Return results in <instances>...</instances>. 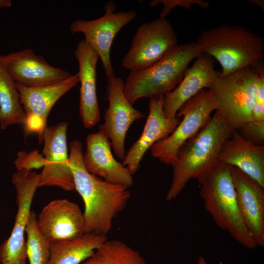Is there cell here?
Returning a JSON list of instances; mask_svg holds the SVG:
<instances>
[{
	"label": "cell",
	"instance_id": "obj_1",
	"mask_svg": "<svg viewBox=\"0 0 264 264\" xmlns=\"http://www.w3.org/2000/svg\"><path fill=\"white\" fill-rule=\"evenodd\" d=\"M68 146L75 190L85 206L84 232L106 236L113 219L128 204L131 192L127 187L107 182L89 173L84 165L83 146L79 140L71 141Z\"/></svg>",
	"mask_w": 264,
	"mask_h": 264
},
{
	"label": "cell",
	"instance_id": "obj_2",
	"mask_svg": "<svg viewBox=\"0 0 264 264\" xmlns=\"http://www.w3.org/2000/svg\"><path fill=\"white\" fill-rule=\"evenodd\" d=\"M234 131L215 111L208 122L178 150L166 199H176L187 182L204 175L218 161L220 147Z\"/></svg>",
	"mask_w": 264,
	"mask_h": 264
},
{
	"label": "cell",
	"instance_id": "obj_3",
	"mask_svg": "<svg viewBox=\"0 0 264 264\" xmlns=\"http://www.w3.org/2000/svg\"><path fill=\"white\" fill-rule=\"evenodd\" d=\"M201 53L196 42L177 44L151 66L131 71L124 83L128 101L133 105L141 98L165 96L177 87L191 62Z\"/></svg>",
	"mask_w": 264,
	"mask_h": 264
},
{
	"label": "cell",
	"instance_id": "obj_4",
	"mask_svg": "<svg viewBox=\"0 0 264 264\" xmlns=\"http://www.w3.org/2000/svg\"><path fill=\"white\" fill-rule=\"evenodd\" d=\"M232 166L217 162L198 179L200 196L215 223L244 247H256L240 213L234 186Z\"/></svg>",
	"mask_w": 264,
	"mask_h": 264
},
{
	"label": "cell",
	"instance_id": "obj_5",
	"mask_svg": "<svg viewBox=\"0 0 264 264\" xmlns=\"http://www.w3.org/2000/svg\"><path fill=\"white\" fill-rule=\"evenodd\" d=\"M196 42L202 53L220 64V76L263 61V37L243 26L220 25L201 32Z\"/></svg>",
	"mask_w": 264,
	"mask_h": 264
},
{
	"label": "cell",
	"instance_id": "obj_6",
	"mask_svg": "<svg viewBox=\"0 0 264 264\" xmlns=\"http://www.w3.org/2000/svg\"><path fill=\"white\" fill-rule=\"evenodd\" d=\"M263 73V61L219 77L210 88L216 102L215 111L233 130L252 120V110Z\"/></svg>",
	"mask_w": 264,
	"mask_h": 264
},
{
	"label": "cell",
	"instance_id": "obj_7",
	"mask_svg": "<svg viewBox=\"0 0 264 264\" xmlns=\"http://www.w3.org/2000/svg\"><path fill=\"white\" fill-rule=\"evenodd\" d=\"M216 109V102L210 89H202L187 100L176 115L177 118L183 117L182 120L170 135L151 146L152 156L172 165L179 148L208 122Z\"/></svg>",
	"mask_w": 264,
	"mask_h": 264
},
{
	"label": "cell",
	"instance_id": "obj_8",
	"mask_svg": "<svg viewBox=\"0 0 264 264\" xmlns=\"http://www.w3.org/2000/svg\"><path fill=\"white\" fill-rule=\"evenodd\" d=\"M177 44L176 34L167 19L159 18L144 22L133 36L122 66L131 71L142 69L157 61Z\"/></svg>",
	"mask_w": 264,
	"mask_h": 264
},
{
	"label": "cell",
	"instance_id": "obj_9",
	"mask_svg": "<svg viewBox=\"0 0 264 264\" xmlns=\"http://www.w3.org/2000/svg\"><path fill=\"white\" fill-rule=\"evenodd\" d=\"M105 14L95 20L87 21L78 19L70 26L72 34L82 33L84 40L98 53L102 62L108 79L115 76L110 58L113 40L121 29L136 18L135 10L114 12L116 6L113 2H107Z\"/></svg>",
	"mask_w": 264,
	"mask_h": 264
},
{
	"label": "cell",
	"instance_id": "obj_10",
	"mask_svg": "<svg viewBox=\"0 0 264 264\" xmlns=\"http://www.w3.org/2000/svg\"><path fill=\"white\" fill-rule=\"evenodd\" d=\"M39 181L40 174L32 170H21L12 175L18 210L11 234L0 246L1 264H14L27 259L24 234Z\"/></svg>",
	"mask_w": 264,
	"mask_h": 264
},
{
	"label": "cell",
	"instance_id": "obj_11",
	"mask_svg": "<svg viewBox=\"0 0 264 264\" xmlns=\"http://www.w3.org/2000/svg\"><path fill=\"white\" fill-rule=\"evenodd\" d=\"M123 79L115 76L108 80L107 99L109 103L104 114V122L99 126L110 140L114 153L123 160L126 156L125 140L127 132L135 121L145 116L134 109L124 93Z\"/></svg>",
	"mask_w": 264,
	"mask_h": 264
},
{
	"label": "cell",
	"instance_id": "obj_12",
	"mask_svg": "<svg viewBox=\"0 0 264 264\" xmlns=\"http://www.w3.org/2000/svg\"><path fill=\"white\" fill-rule=\"evenodd\" d=\"M68 126L67 122H62L47 127L44 132L43 153L45 165L39 174V187L56 186L67 191L75 190L67 154Z\"/></svg>",
	"mask_w": 264,
	"mask_h": 264
},
{
	"label": "cell",
	"instance_id": "obj_13",
	"mask_svg": "<svg viewBox=\"0 0 264 264\" xmlns=\"http://www.w3.org/2000/svg\"><path fill=\"white\" fill-rule=\"evenodd\" d=\"M0 60L15 82L26 87L54 84L71 75L66 71L51 66L31 49L0 55Z\"/></svg>",
	"mask_w": 264,
	"mask_h": 264
},
{
	"label": "cell",
	"instance_id": "obj_14",
	"mask_svg": "<svg viewBox=\"0 0 264 264\" xmlns=\"http://www.w3.org/2000/svg\"><path fill=\"white\" fill-rule=\"evenodd\" d=\"M38 226L49 242L75 240L84 232L83 213L66 199L51 201L37 216Z\"/></svg>",
	"mask_w": 264,
	"mask_h": 264
},
{
	"label": "cell",
	"instance_id": "obj_15",
	"mask_svg": "<svg viewBox=\"0 0 264 264\" xmlns=\"http://www.w3.org/2000/svg\"><path fill=\"white\" fill-rule=\"evenodd\" d=\"M237 204L247 230L257 246H264V187L232 167Z\"/></svg>",
	"mask_w": 264,
	"mask_h": 264
},
{
	"label": "cell",
	"instance_id": "obj_16",
	"mask_svg": "<svg viewBox=\"0 0 264 264\" xmlns=\"http://www.w3.org/2000/svg\"><path fill=\"white\" fill-rule=\"evenodd\" d=\"M164 103V96L150 99L149 114L143 132L129 149L122 163L132 175L139 168L146 151L154 144L170 135L180 121L176 116L171 119L166 118Z\"/></svg>",
	"mask_w": 264,
	"mask_h": 264
},
{
	"label": "cell",
	"instance_id": "obj_17",
	"mask_svg": "<svg viewBox=\"0 0 264 264\" xmlns=\"http://www.w3.org/2000/svg\"><path fill=\"white\" fill-rule=\"evenodd\" d=\"M111 147L110 140L102 132L88 134L84 165L89 173L101 176L105 181L129 188L133 183L132 175L114 158Z\"/></svg>",
	"mask_w": 264,
	"mask_h": 264
},
{
	"label": "cell",
	"instance_id": "obj_18",
	"mask_svg": "<svg viewBox=\"0 0 264 264\" xmlns=\"http://www.w3.org/2000/svg\"><path fill=\"white\" fill-rule=\"evenodd\" d=\"M221 76L215 69L214 59L201 53L189 67L177 87L164 96V112L167 119L176 117L181 106L204 89H210L214 82Z\"/></svg>",
	"mask_w": 264,
	"mask_h": 264
},
{
	"label": "cell",
	"instance_id": "obj_19",
	"mask_svg": "<svg viewBox=\"0 0 264 264\" xmlns=\"http://www.w3.org/2000/svg\"><path fill=\"white\" fill-rule=\"evenodd\" d=\"M74 55L79 64V113L86 129L94 127L100 119L96 93V65L99 56L84 40L79 42Z\"/></svg>",
	"mask_w": 264,
	"mask_h": 264
},
{
	"label": "cell",
	"instance_id": "obj_20",
	"mask_svg": "<svg viewBox=\"0 0 264 264\" xmlns=\"http://www.w3.org/2000/svg\"><path fill=\"white\" fill-rule=\"evenodd\" d=\"M217 161L238 168L264 187V146L236 130L222 143Z\"/></svg>",
	"mask_w": 264,
	"mask_h": 264
},
{
	"label": "cell",
	"instance_id": "obj_21",
	"mask_svg": "<svg viewBox=\"0 0 264 264\" xmlns=\"http://www.w3.org/2000/svg\"><path fill=\"white\" fill-rule=\"evenodd\" d=\"M79 82L77 73L63 81L44 86L29 87L16 83L20 103L26 114L39 116L46 123L55 103Z\"/></svg>",
	"mask_w": 264,
	"mask_h": 264
},
{
	"label": "cell",
	"instance_id": "obj_22",
	"mask_svg": "<svg viewBox=\"0 0 264 264\" xmlns=\"http://www.w3.org/2000/svg\"><path fill=\"white\" fill-rule=\"evenodd\" d=\"M107 240L105 235L85 233L75 240L50 242L47 264H80Z\"/></svg>",
	"mask_w": 264,
	"mask_h": 264
},
{
	"label": "cell",
	"instance_id": "obj_23",
	"mask_svg": "<svg viewBox=\"0 0 264 264\" xmlns=\"http://www.w3.org/2000/svg\"><path fill=\"white\" fill-rule=\"evenodd\" d=\"M26 117L20 101L16 83L0 60V127L23 124Z\"/></svg>",
	"mask_w": 264,
	"mask_h": 264
},
{
	"label": "cell",
	"instance_id": "obj_24",
	"mask_svg": "<svg viewBox=\"0 0 264 264\" xmlns=\"http://www.w3.org/2000/svg\"><path fill=\"white\" fill-rule=\"evenodd\" d=\"M82 264H147L138 252L119 240H107Z\"/></svg>",
	"mask_w": 264,
	"mask_h": 264
},
{
	"label": "cell",
	"instance_id": "obj_25",
	"mask_svg": "<svg viewBox=\"0 0 264 264\" xmlns=\"http://www.w3.org/2000/svg\"><path fill=\"white\" fill-rule=\"evenodd\" d=\"M26 249L30 264H47L50 257V242L41 231L35 213L31 211L26 226Z\"/></svg>",
	"mask_w": 264,
	"mask_h": 264
},
{
	"label": "cell",
	"instance_id": "obj_26",
	"mask_svg": "<svg viewBox=\"0 0 264 264\" xmlns=\"http://www.w3.org/2000/svg\"><path fill=\"white\" fill-rule=\"evenodd\" d=\"M14 164L17 170H32L44 167L45 159L38 150H33L29 153L20 151L18 153Z\"/></svg>",
	"mask_w": 264,
	"mask_h": 264
},
{
	"label": "cell",
	"instance_id": "obj_27",
	"mask_svg": "<svg viewBox=\"0 0 264 264\" xmlns=\"http://www.w3.org/2000/svg\"><path fill=\"white\" fill-rule=\"evenodd\" d=\"M239 129L246 139L259 145L264 143V121L251 120L242 124Z\"/></svg>",
	"mask_w": 264,
	"mask_h": 264
},
{
	"label": "cell",
	"instance_id": "obj_28",
	"mask_svg": "<svg viewBox=\"0 0 264 264\" xmlns=\"http://www.w3.org/2000/svg\"><path fill=\"white\" fill-rule=\"evenodd\" d=\"M252 116V120L264 121V73L261 75Z\"/></svg>",
	"mask_w": 264,
	"mask_h": 264
},
{
	"label": "cell",
	"instance_id": "obj_29",
	"mask_svg": "<svg viewBox=\"0 0 264 264\" xmlns=\"http://www.w3.org/2000/svg\"><path fill=\"white\" fill-rule=\"evenodd\" d=\"M11 5L12 1L11 0H0V9L8 8Z\"/></svg>",
	"mask_w": 264,
	"mask_h": 264
},
{
	"label": "cell",
	"instance_id": "obj_30",
	"mask_svg": "<svg viewBox=\"0 0 264 264\" xmlns=\"http://www.w3.org/2000/svg\"><path fill=\"white\" fill-rule=\"evenodd\" d=\"M197 264H208V263L203 257L200 256L197 259Z\"/></svg>",
	"mask_w": 264,
	"mask_h": 264
},
{
	"label": "cell",
	"instance_id": "obj_31",
	"mask_svg": "<svg viewBox=\"0 0 264 264\" xmlns=\"http://www.w3.org/2000/svg\"><path fill=\"white\" fill-rule=\"evenodd\" d=\"M252 1H254V2H250L251 3H253V4H255V3H257L256 5H257V6H259L261 7V8H263V9L264 10V1L262 2V0H253Z\"/></svg>",
	"mask_w": 264,
	"mask_h": 264
},
{
	"label": "cell",
	"instance_id": "obj_32",
	"mask_svg": "<svg viewBox=\"0 0 264 264\" xmlns=\"http://www.w3.org/2000/svg\"><path fill=\"white\" fill-rule=\"evenodd\" d=\"M26 259H27L22 260L14 264H26Z\"/></svg>",
	"mask_w": 264,
	"mask_h": 264
}]
</instances>
